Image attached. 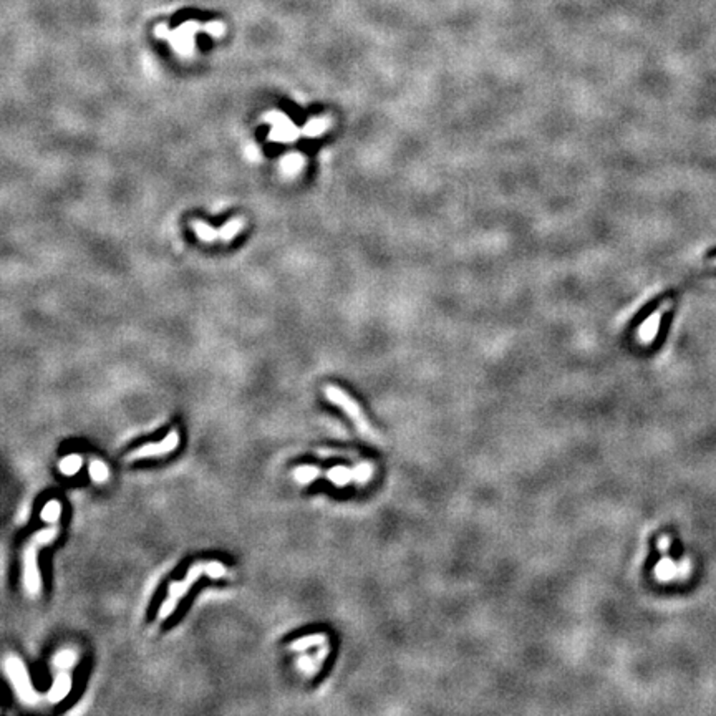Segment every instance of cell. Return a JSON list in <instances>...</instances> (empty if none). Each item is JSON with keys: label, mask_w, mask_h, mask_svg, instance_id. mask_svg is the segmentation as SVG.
Returning <instances> with one entry per match:
<instances>
[{"label": "cell", "mask_w": 716, "mask_h": 716, "mask_svg": "<svg viewBox=\"0 0 716 716\" xmlns=\"http://www.w3.org/2000/svg\"><path fill=\"white\" fill-rule=\"evenodd\" d=\"M202 574H206V562H196L192 564L187 571L186 577L183 581L173 582L168 588V597L164 600V604L159 609V619H168L169 615L176 610L179 600L185 597V593L190 591V588L195 586L197 579H199Z\"/></svg>", "instance_id": "7a4b0ae2"}, {"label": "cell", "mask_w": 716, "mask_h": 716, "mask_svg": "<svg viewBox=\"0 0 716 716\" xmlns=\"http://www.w3.org/2000/svg\"><path fill=\"white\" fill-rule=\"evenodd\" d=\"M206 576L211 579H221L226 576V567L218 560H209L206 562Z\"/></svg>", "instance_id": "7402d4cb"}, {"label": "cell", "mask_w": 716, "mask_h": 716, "mask_svg": "<svg viewBox=\"0 0 716 716\" xmlns=\"http://www.w3.org/2000/svg\"><path fill=\"white\" fill-rule=\"evenodd\" d=\"M244 223H246L244 218H234L233 221H229V223L219 230V237L223 239V241H230L235 234L241 233L242 228H244Z\"/></svg>", "instance_id": "9a60e30c"}, {"label": "cell", "mask_w": 716, "mask_h": 716, "mask_svg": "<svg viewBox=\"0 0 716 716\" xmlns=\"http://www.w3.org/2000/svg\"><path fill=\"white\" fill-rule=\"evenodd\" d=\"M323 393L327 400L333 405H337L338 408L343 409V413L350 418L353 425L358 431L364 435L369 441H378V433L375 431V428L370 425L369 418L365 416L364 409H362L360 405H358L355 400H353L347 392H343L342 388H338L337 385H327L323 388Z\"/></svg>", "instance_id": "6da1fadb"}, {"label": "cell", "mask_w": 716, "mask_h": 716, "mask_svg": "<svg viewBox=\"0 0 716 716\" xmlns=\"http://www.w3.org/2000/svg\"><path fill=\"white\" fill-rule=\"evenodd\" d=\"M655 571H657V577L658 579H662V581H667V579L675 577L677 567L670 562V560L665 559V560H662V562L657 565V569H655Z\"/></svg>", "instance_id": "d6986e66"}, {"label": "cell", "mask_w": 716, "mask_h": 716, "mask_svg": "<svg viewBox=\"0 0 716 716\" xmlns=\"http://www.w3.org/2000/svg\"><path fill=\"white\" fill-rule=\"evenodd\" d=\"M90 476H92V479L95 483H105L108 476H110V471H108V466L103 461L95 459L90 464Z\"/></svg>", "instance_id": "e0dca14e"}, {"label": "cell", "mask_w": 716, "mask_h": 716, "mask_svg": "<svg viewBox=\"0 0 716 716\" xmlns=\"http://www.w3.org/2000/svg\"><path fill=\"white\" fill-rule=\"evenodd\" d=\"M302 166H304V158L300 156V154L287 156L284 161H282V169H284L285 173H297Z\"/></svg>", "instance_id": "44dd1931"}, {"label": "cell", "mask_w": 716, "mask_h": 716, "mask_svg": "<svg viewBox=\"0 0 716 716\" xmlns=\"http://www.w3.org/2000/svg\"><path fill=\"white\" fill-rule=\"evenodd\" d=\"M667 309H668V304L662 305L660 309H657L652 315H648V317L645 319V322L640 325L638 331H637V338L640 342L652 343L655 340V337H657V333H658V328H660L663 314L667 312Z\"/></svg>", "instance_id": "52a82bcc"}, {"label": "cell", "mask_w": 716, "mask_h": 716, "mask_svg": "<svg viewBox=\"0 0 716 716\" xmlns=\"http://www.w3.org/2000/svg\"><path fill=\"white\" fill-rule=\"evenodd\" d=\"M60 514H62V504L56 501V499H51V501L45 504L40 516H42V521L49 522V524H54V522L60 519Z\"/></svg>", "instance_id": "4fadbf2b"}, {"label": "cell", "mask_w": 716, "mask_h": 716, "mask_svg": "<svg viewBox=\"0 0 716 716\" xmlns=\"http://www.w3.org/2000/svg\"><path fill=\"white\" fill-rule=\"evenodd\" d=\"M75 662H77V655H75L73 650H62V652L55 657V667L58 668L73 667Z\"/></svg>", "instance_id": "ac0fdd59"}, {"label": "cell", "mask_w": 716, "mask_h": 716, "mask_svg": "<svg viewBox=\"0 0 716 716\" xmlns=\"http://www.w3.org/2000/svg\"><path fill=\"white\" fill-rule=\"evenodd\" d=\"M4 667H6L7 675H8V678H11V681L13 683V686H16L18 696H20L25 703L34 705L35 701L39 700V696H37L34 685H32L30 678H28L27 668L22 663L20 658L13 657V655H8V657L6 658V665Z\"/></svg>", "instance_id": "3957f363"}, {"label": "cell", "mask_w": 716, "mask_h": 716, "mask_svg": "<svg viewBox=\"0 0 716 716\" xmlns=\"http://www.w3.org/2000/svg\"><path fill=\"white\" fill-rule=\"evenodd\" d=\"M37 543L32 541L23 553V584L30 595H39L42 591V577L37 565Z\"/></svg>", "instance_id": "5b68a950"}, {"label": "cell", "mask_w": 716, "mask_h": 716, "mask_svg": "<svg viewBox=\"0 0 716 716\" xmlns=\"http://www.w3.org/2000/svg\"><path fill=\"white\" fill-rule=\"evenodd\" d=\"M82 463H83L82 456L70 455V456H67V458H63L62 461H60L58 468L65 476H73V474L78 473L80 468H82Z\"/></svg>", "instance_id": "5bb4252c"}, {"label": "cell", "mask_w": 716, "mask_h": 716, "mask_svg": "<svg viewBox=\"0 0 716 716\" xmlns=\"http://www.w3.org/2000/svg\"><path fill=\"white\" fill-rule=\"evenodd\" d=\"M70 690H72V678H70L68 673H60L56 677L51 690L49 691V700L51 703H58V701H62L70 693Z\"/></svg>", "instance_id": "9c48e42d"}, {"label": "cell", "mask_w": 716, "mask_h": 716, "mask_svg": "<svg viewBox=\"0 0 716 716\" xmlns=\"http://www.w3.org/2000/svg\"><path fill=\"white\" fill-rule=\"evenodd\" d=\"M179 445V433L176 430L169 431L166 438L159 443H148V445H143L136 450L131 451V453L126 456V459H141V458H153V456H163L169 455L176 450Z\"/></svg>", "instance_id": "277c9868"}, {"label": "cell", "mask_w": 716, "mask_h": 716, "mask_svg": "<svg viewBox=\"0 0 716 716\" xmlns=\"http://www.w3.org/2000/svg\"><path fill=\"white\" fill-rule=\"evenodd\" d=\"M192 229H195V233L197 234V237L202 239L204 242H213L216 241V237L219 235V230H214L213 228H209V226L204 224V223H199V221H192Z\"/></svg>", "instance_id": "2e32d148"}, {"label": "cell", "mask_w": 716, "mask_h": 716, "mask_svg": "<svg viewBox=\"0 0 716 716\" xmlns=\"http://www.w3.org/2000/svg\"><path fill=\"white\" fill-rule=\"evenodd\" d=\"M56 534H58V529H56V527H49V529H44V531H40L39 534H35L34 543L40 544V545L47 544V543H50V541H54Z\"/></svg>", "instance_id": "603a6c76"}, {"label": "cell", "mask_w": 716, "mask_h": 716, "mask_svg": "<svg viewBox=\"0 0 716 716\" xmlns=\"http://www.w3.org/2000/svg\"><path fill=\"white\" fill-rule=\"evenodd\" d=\"M320 473H322V471H320V468H317V466L302 464L297 466L294 469V479L300 484H310L319 478Z\"/></svg>", "instance_id": "30bf717a"}, {"label": "cell", "mask_w": 716, "mask_h": 716, "mask_svg": "<svg viewBox=\"0 0 716 716\" xmlns=\"http://www.w3.org/2000/svg\"><path fill=\"white\" fill-rule=\"evenodd\" d=\"M325 642V634H312L305 635V637L297 638L295 642L290 643V650L294 652H305L310 647H315V645H322Z\"/></svg>", "instance_id": "8fae6325"}, {"label": "cell", "mask_w": 716, "mask_h": 716, "mask_svg": "<svg viewBox=\"0 0 716 716\" xmlns=\"http://www.w3.org/2000/svg\"><path fill=\"white\" fill-rule=\"evenodd\" d=\"M355 481L364 484L369 481V479L371 478V474H374V466H371V463H360L358 466H355Z\"/></svg>", "instance_id": "ffe728a7"}, {"label": "cell", "mask_w": 716, "mask_h": 716, "mask_svg": "<svg viewBox=\"0 0 716 716\" xmlns=\"http://www.w3.org/2000/svg\"><path fill=\"white\" fill-rule=\"evenodd\" d=\"M325 476L331 483L335 484L338 488L347 486L352 481H355V469L347 468V466H333L328 471H325Z\"/></svg>", "instance_id": "ba28073f"}, {"label": "cell", "mask_w": 716, "mask_h": 716, "mask_svg": "<svg viewBox=\"0 0 716 716\" xmlns=\"http://www.w3.org/2000/svg\"><path fill=\"white\" fill-rule=\"evenodd\" d=\"M332 126L331 118H314L312 121H309L307 126L304 128L305 136H319L322 135L323 131H327Z\"/></svg>", "instance_id": "7c38bea8"}, {"label": "cell", "mask_w": 716, "mask_h": 716, "mask_svg": "<svg viewBox=\"0 0 716 716\" xmlns=\"http://www.w3.org/2000/svg\"><path fill=\"white\" fill-rule=\"evenodd\" d=\"M267 121H271L274 125V130H272V135L268 136V140H279V141H294L299 138V130L297 126L292 123V121L282 113H268Z\"/></svg>", "instance_id": "8992f818"}]
</instances>
